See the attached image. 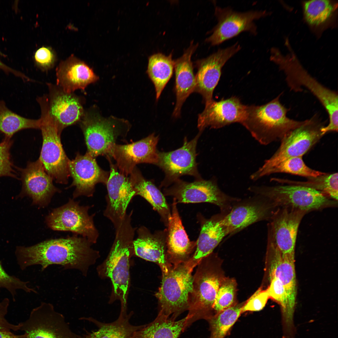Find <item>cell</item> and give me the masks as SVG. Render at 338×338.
I'll return each mask as SVG.
<instances>
[{
  "instance_id": "1",
  "label": "cell",
  "mask_w": 338,
  "mask_h": 338,
  "mask_svg": "<svg viewBox=\"0 0 338 338\" xmlns=\"http://www.w3.org/2000/svg\"><path fill=\"white\" fill-rule=\"evenodd\" d=\"M86 238L77 235L45 240L30 246H18L15 254L22 270L39 265L43 271L49 266H62L64 269H76L86 276L90 267L100 257L99 252L91 247Z\"/></svg>"
},
{
  "instance_id": "2",
  "label": "cell",
  "mask_w": 338,
  "mask_h": 338,
  "mask_svg": "<svg viewBox=\"0 0 338 338\" xmlns=\"http://www.w3.org/2000/svg\"><path fill=\"white\" fill-rule=\"evenodd\" d=\"M132 212L127 214L119 226L106 259L97 268L99 276L109 278L112 284L110 303L118 300L121 303L120 311H126L130 281L129 261L134 254L133 242L136 228L132 225Z\"/></svg>"
},
{
  "instance_id": "3",
  "label": "cell",
  "mask_w": 338,
  "mask_h": 338,
  "mask_svg": "<svg viewBox=\"0 0 338 338\" xmlns=\"http://www.w3.org/2000/svg\"><path fill=\"white\" fill-rule=\"evenodd\" d=\"M285 44L289 53L284 55L278 48L270 49V60L277 65L285 74L286 80L291 90L303 91L302 87L309 90L322 104L329 118L327 128L330 131L338 129V100L337 92L325 87L311 76L303 67L295 55L288 39Z\"/></svg>"
},
{
  "instance_id": "4",
  "label": "cell",
  "mask_w": 338,
  "mask_h": 338,
  "mask_svg": "<svg viewBox=\"0 0 338 338\" xmlns=\"http://www.w3.org/2000/svg\"><path fill=\"white\" fill-rule=\"evenodd\" d=\"M281 95L262 105H247L241 124L262 144L281 140L286 134L305 121L294 120L287 116L288 110L280 102Z\"/></svg>"
},
{
  "instance_id": "5",
  "label": "cell",
  "mask_w": 338,
  "mask_h": 338,
  "mask_svg": "<svg viewBox=\"0 0 338 338\" xmlns=\"http://www.w3.org/2000/svg\"><path fill=\"white\" fill-rule=\"evenodd\" d=\"M79 123L87 149L86 153L95 158L107 156L118 140L125 138L130 128L127 121L113 116L104 118L92 110L84 111Z\"/></svg>"
},
{
  "instance_id": "6",
  "label": "cell",
  "mask_w": 338,
  "mask_h": 338,
  "mask_svg": "<svg viewBox=\"0 0 338 338\" xmlns=\"http://www.w3.org/2000/svg\"><path fill=\"white\" fill-rule=\"evenodd\" d=\"M249 190L266 198L276 208H289L307 213L338 206V201L321 192L301 186H252Z\"/></svg>"
},
{
  "instance_id": "7",
  "label": "cell",
  "mask_w": 338,
  "mask_h": 338,
  "mask_svg": "<svg viewBox=\"0 0 338 338\" xmlns=\"http://www.w3.org/2000/svg\"><path fill=\"white\" fill-rule=\"evenodd\" d=\"M325 123L315 114L302 125L286 134L281 140L278 149L263 165L250 176L256 180L265 176L269 169L289 158L302 157L323 136Z\"/></svg>"
},
{
  "instance_id": "8",
  "label": "cell",
  "mask_w": 338,
  "mask_h": 338,
  "mask_svg": "<svg viewBox=\"0 0 338 338\" xmlns=\"http://www.w3.org/2000/svg\"><path fill=\"white\" fill-rule=\"evenodd\" d=\"M192 271L185 262L172 265L166 273L162 274L161 286L156 294L159 312L176 319L188 310L192 289Z\"/></svg>"
},
{
  "instance_id": "9",
  "label": "cell",
  "mask_w": 338,
  "mask_h": 338,
  "mask_svg": "<svg viewBox=\"0 0 338 338\" xmlns=\"http://www.w3.org/2000/svg\"><path fill=\"white\" fill-rule=\"evenodd\" d=\"M39 103L41 110L40 129L43 143L38 158L46 172L57 183L67 184L70 176L67 156L62 145L60 135L49 114L47 103Z\"/></svg>"
},
{
  "instance_id": "10",
  "label": "cell",
  "mask_w": 338,
  "mask_h": 338,
  "mask_svg": "<svg viewBox=\"0 0 338 338\" xmlns=\"http://www.w3.org/2000/svg\"><path fill=\"white\" fill-rule=\"evenodd\" d=\"M197 266L186 316L188 327L197 320H207L213 315V306L221 282L207 256Z\"/></svg>"
},
{
  "instance_id": "11",
  "label": "cell",
  "mask_w": 338,
  "mask_h": 338,
  "mask_svg": "<svg viewBox=\"0 0 338 338\" xmlns=\"http://www.w3.org/2000/svg\"><path fill=\"white\" fill-rule=\"evenodd\" d=\"M173 184L164 188L163 194L173 197L177 203H211L218 206L221 213L225 214L230 211L234 203L240 199L223 193L213 179L201 178L189 182L179 179Z\"/></svg>"
},
{
  "instance_id": "12",
  "label": "cell",
  "mask_w": 338,
  "mask_h": 338,
  "mask_svg": "<svg viewBox=\"0 0 338 338\" xmlns=\"http://www.w3.org/2000/svg\"><path fill=\"white\" fill-rule=\"evenodd\" d=\"M90 208L80 206L79 202L70 198L66 204L53 209L46 217L45 222L53 230L80 235L93 244L96 243L99 233L94 224L95 214L89 213Z\"/></svg>"
},
{
  "instance_id": "13",
  "label": "cell",
  "mask_w": 338,
  "mask_h": 338,
  "mask_svg": "<svg viewBox=\"0 0 338 338\" xmlns=\"http://www.w3.org/2000/svg\"><path fill=\"white\" fill-rule=\"evenodd\" d=\"M269 13L265 10L241 12L235 11L228 7L222 8L216 6L215 15L217 23L206 42L212 45L216 46L243 32L256 35L257 32L255 21L265 17Z\"/></svg>"
},
{
  "instance_id": "14",
  "label": "cell",
  "mask_w": 338,
  "mask_h": 338,
  "mask_svg": "<svg viewBox=\"0 0 338 338\" xmlns=\"http://www.w3.org/2000/svg\"><path fill=\"white\" fill-rule=\"evenodd\" d=\"M20 330L27 338H79L70 329L64 315L49 303H42L34 308L28 319L20 323Z\"/></svg>"
},
{
  "instance_id": "15",
  "label": "cell",
  "mask_w": 338,
  "mask_h": 338,
  "mask_svg": "<svg viewBox=\"0 0 338 338\" xmlns=\"http://www.w3.org/2000/svg\"><path fill=\"white\" fill-rule=\"evenodd\" d=\"M201 133L199 132L190 141L184 138L182 146L177 150L168 152L158 151V161L156 165L165 174L161 187H169L183 175L192 176L196 179L202 178L196 161L197 144Z\"/></svg>"
},
{
  "instance_id": "16",
  "label": "cell",
  "mask_w": 338,
  "mask_h": 338,
  "mask_svg": "<svg viewBox=\"0 0 338 338\" xmlns=\"http://www.w3.org/2000/svg\"><path fill=\"white\" fill-rule=\"evenodd\" d=\"M307 213L289 208H278L268 225V246L285 255H294L298 230Z\"/></svg>"
},
{
  "instance_id": "17",
  "label": "cell",
  "mask_w": 338,
  "mask_h": 338,
  "mask_svg": "<svg viewBox=\"0 0 338 338\" xmlns=\"http://www.w3.org/2000/svg\"><path fill=\"white\" fill-rule=\"evenodd\" d=\"M256 197L235 202L230 211L223 214L221 222L228 235H232L255 223L269 220L277 208L266 198Z\"/></svg>"
},
{
  "instance_id": "18",
  "label": "cell",
  "mask_w": 338,
  "mask_h": 338,
  "mask_svg": "<svg viewBox=\"0 0 338 338\" xmlns=\"http://www.w3.org/2000/svg\"><path fill=\"white\" fill-rule=\"evenodd\" d=\"M159 138L154 133L140 141L125 145L117 144L110 148L106 156L112 157L120 172L126 177L141 163L156 165L158 161L156 146Z\"/></svg>"
},
{
  "instance_id": "19",
  "label": "cell",
  "mask_w": 338,
  "mask_h": 338,
  "mask_svg": "<svg viewBox=\"0 0 338 338\" xmlns=\"http://www.w3.org/2000/svg\"><path fill=\"white\" fill-rule=\"evenodd\" d=\"M22 182L21 191L16 198L28 197L31 198L32 205L44 207L50 203L53 196L60 190L53 183V179L46 172L38 159L28 162L25 168L16 167Z\"/></svg>"
},
{
  "instance_id": "20",
  "label": "cell",
  "mask_w": 338,
  "mask_h": 338,
  "mask_svg": "<svg viewBox=\"0 0 338 338\" xmlns=\"http://www.w3.org/2000/svg\"><path fill=\"white\" fill-rule=\"evenodd\" d=\"M241 48L237 43L226 48L219 49L207 57L196 62L197 72L195 75L194 92L202 96L205 105L213 100V91L219 80L222 68Z\"/></svg>"
},
{
  "instance_id": "21",
  "label": "cell",
  "mask_w": 338,
  "mask_h": 338,
  "mask_svg": "<svg viewBox=\"0 0 338 338\" xmlns=\"http://www.w3.org/2000/svg\"><path fill=\"white\" fill-rule=\"evenodd\" d=\"M110 166V175L106 184L107 194L104 216L112 223L115 229L121 223L127 214L126 210L135 192L129 177L117 171L116 166L106 157Z\"/></svg>"
},
{
  "instance_id": "22",
  "label": "cell",
  "mask_w": 338,
  "mask_h": 338,
  "mask_svg": "<svg viewBox=\"0 0 338 338\" xmlns=\"http://www.w3.org/2000/svg\"><path fill=\"white\" fill-rule=\"evenodd\" d=\"M69 167L73 182L68 187H75L73 198L92 196L95 185L98 183L106 185L110 175V172L102 169L95 158L87 153L84 155L77 153L74 159L70 160Z\"/></svg>"
},
{
  "instance_id": "23",
  "label": "cell",
  "mask_w": 338,
  "mask_h": 338,
  "mask_svg": "<svg viewBox=\"0 0 338 338\" xmlns=\"http://www.w3.org/2000/svg\"><path fill=\"white\" fill-rule=\"evenodd\" d=\"M49 114L60 135L65 128L79 122L84 111L80 99L64 91L58 86L48 84Z\"/></svg>"
},
{
  "instance_id": "24",
  "label": "cell",
  "mask_w": 338,
  "mask_h": 338,
  "mask_svg": "<svg viewBox=\"0 0 338 338\" xmlns=\"http://www.w3.org/2000/svg\"><path fill=\"white\" fill-rule=\"evenodd\" d=\"M247 105L235 96L218 101L213 100L206 105L199 114L197 127L202 132L207 127L218 129L234 123L241 124L246 113Z\"/></svg>"
},
{
  "instance_id": "25",
  "label": "cell",
  "mask_w": 338,
  "mask_h": 338,
  "mask_svg": "<svg viewBox=\"0 0 338 338\" xmlns=\"http://www.w3.org/2000/svg\"><path fill=\"white\" fill-rule=\"evenodd\" d=\"M177 204L175 199L173 198L171 214L166 229L167 258L172 265L187 261L197 244V241H191L188 238L182 224Z\"/></svg>"
},
{
  "instance_id": "26",
  "label": "cell",
  "mask_w": 338,
  "mask_h": 338,
  "mask_svg": "<svg viewBox=\"0 0 338 338\" xmlns=\"http://www.w3.org/2000/svg\"><path fill=\"white\" fill-rule=\"evenodd\" d=\"M137 236L133 242L134 254L147 261L156 263L162 274L166 273L172 265L167 258L166 230L151 233L144 226L136 230Z\"/></svg>"
},
{
  "instance_id": "27",
  "label": "cell",
  "mask_w": 338,
  "mask_h": 338,
  "mask_svg": "<svg viewBox=\"0 0 338 338\" xmlns=\"http://www.w3.org/2000/svg\"><path fill=\"white\" fill-rule=\"evenodd\" d=\"M56 75L57 86L68 93L77 89L84 90L99 79L91 68L73 55L59 63Z\"/></svg>"
},
{
  "instance_id": "28",
  "label": "cell",
  "mask_w": 338,
  "mask_h": 338,
  "mask_svg": "<svg viewBox=\"0 0 338 338\" xmlns=\"http://www.w3.org/2000/svg\"><path fill=\"white\" fill-rule=\"evenodd\" d=\"M223 215L221 213L208 219L200 217L201 230L197 241L195 250L186 262L191 269L193 270L203 258L211 254L223 238L228 235L227 229L221 222Z\"/></svg>"
},
{
  "instance_id": "29",
  "label": "cell",
  "mask_w": 338,
  "mask_h": 338,
  "mask_svg": "<svg viewBox=\"0 0 338 338\" xmlns=\"http://www.w3.org/2000/svg\"><path fill=\"white\" fill-rule=\"evenodd\" d=\"M198 45L192 41L183 55L174 60L176 102L173 115L176 117L180 115L182 106L187 98L194 92L196 79L191 58Z\"/></svg>"
},
{
  "instance_id": "30",
  "label": "cell",
  "mask_w": 338,
  "mask_h": 338,
  "mask_svg": "<svg viewBox=\"0 0 338 338\" xmlns=\"http://www.w3.org/2000/svg\"><path fill=\"white\" fill-rule=\"evenodd\" d=\"M130 175L129 178L135 195H139L146 200L159 214L167 227L171 212L164 194L152 181L143 177L136 166Z\"/></svg>"
},
{
  "instance_id": "31",
  "label": "cell",
  "mask_w": 338,
  "mask_h": 338,
  "mask_svg": "<svg viewBox=\"0 0 338 338\" xmlns=\"http://www.w3.org/2000/svg\"><path fill=\"white\" fill-rule=\"evenodd\" d=\"M188 327L186 316L176 320L159 312L153 321L145 324L130 338H178Z\"/></svg>"
},
{
  "instance_id": "32",
  "label": "cell",
  "mask_w": 338,
  "mask_h": 338,
  "mask_svg": "<svg viewBox=\"0 0 338 338\" xmlns=\"http://www.w3.org/2000/svg\"><path fill=\"white\" fill-rule=\"evenodd\" d=\"M133 314L132 312L128 314L120 313L115 320L108 323L102 322L91 317L84 318L95 324L98 329L87 332L79 338H130L135 332L144 325L131 324L130 320Z\"/></svg>"
},
{
  "instance_id": "33",
  "label": "cell",
  "mask_w": 338,
  "mask_h": 338,
  "mask_svg": "<svg viewBox=\"0 0 338 338\" xmlns=\"http://www.w3.org/2000/svg\"><path fill=\"white\" fill-rule=\"evenodd\" d=\"M273 259L270 268L271 278L279 280L289 293L296 297V285L294 264V255H285L275 249L268 247Z\"/></svg>"
},
{
  "instance_id": "34",
  "label": "cell",
  "mask_w": 338,
  "mask_h": 338,
  "mask_svg": "<svg viewBox=\"0 0 338 338\" xmlns=\"http://www.w3.org/2000/svg\"><path fill=\"white\" fill-rule=\"evenodd\" d=\"M174 66L172 53L167 56L158 53L149 57L147 73L154 85L156 100L172 77Z\"/></svg>"
},
{
  "instance_id": "35",
  "label": "cell",
  "mask_w": 338,
  "mask_h": 338,
  "mask_svg": "<svg viewBox=\"0 0 338 338\" xmlns=\"http://www.w3.org/2000/svg\"><path fill=\"white\" fill-rule=\"evenodd\" d=\"M40 122V118L28 119L13 112L0 100V132L5 137L11 138L15 133L25 129H39Z\"/></svg>"
},
{
  "instance_id": "36",
  "label": "cell",
  "mask_w": 338,
  "mask_h": 338,
  "mask_svg": "<svg viewBox=\"0 0 338 338\" xmlns=\"http://www.w3.org/2000/svg\"><path fill=\"white\" fill-rule=\"evenodd\" d=\"M244 304L234 305L208 319L210 331L209 338H224L242 314Z\"/></svg>"
},
{
  "instance_id": "37",
  "label": "cell",
  "mask_w": 338,
  "mask_h": 338,
  "mask_svg": "<svg viewBox=\"0 0 338 338\" xmlns=\"http://www.w3.org/2000/svg\"><path fill=\"white\" fill-rule=\"evenodd\" d=\"M337 7V3L328 0H312L303 3L306 21L310 25H321L330 19Z\"/></svg>"
},
{
  "instance_id": "38",
  "label": "cell",
  "mask_w": 338,
  "mask_h": 338,
  "mask_svg": "<svg viewBox=\"0 0 338 338\" xmlns=\"http://www.w3.org/2000/svg\"><path fill=\"white\" fill-rule=\"evenodd\" d=\"M338 173L325 174L308 177L306 182L280 179V183L309 187L321 192L330 198L338 201Z\"/></svg>"
},
{
  "instance_id": "39",
  "label": "cell",
  "mask_w": 338,
  "mask_h": 338,
  "mask_svg": "<svg viewBox=\"0 0 338 338\" xmlns=\"http://www.w3.org/2000/svg\"><path fill=\"white\" fill-rule=\"evenodd\" d=\"M302 157H294L287 159L269 170L265 176L277 173H285L305 177H315L325 173L312 169L305 164Z\"/></svg>"
},
{
  "instance_id": "40",
  "label": "cell",
  "mask_w": 338,
  "mask_h": 338,
  "mask_svg": "<svg viewBox=\"0 0 338 338\" xmlns=\"http://www.w3.org/2000/svg\"><path fill=\"white\" fill-rule=\"evenodd\" d=\"M235 288L233 280L221 282L213 306V315L234 305Z\"/></svg>"
},
{
  "instance_id": "41",
  "label": "cell",
  "mask_w": 338,
  "mask_h": 338,
  "mask_svg": "<svg viewBox=\"0 0 338 338\" xmlns=\"http://www.w3.org/2000/svg\"><path fill=\"white\" fill-rule=\"evenodd\" d=\"M29 282L22 281L15 276L9 274L4 269L0 261V291L2 289H6L11 294L13 300H15L17 290H23L27 293H37L35 290L28 286Z\"/></svg>"
},
{
  "instance_id": "42",
  "label": "cell",
  "mask_w": 338,
  "mask_h": 338,
  "mask_svg": "<svg viewBox=\"0 0 338 338\" xmlns=\"http://www.w3.org/2000/svg\"><path fill=\"white\" fill-rule=\"evenodd\" d=\"M13 143L11 138L5 137L0 142V177L7 176L19 179L11 158L10 150Z\"/></svg>"
},
{
  "instance_id": "43",
  "label": "cell",
  "mask_w": 338,
  "mask_h": 338,
  "mask_svg": "<svg viewBox=\"0 0 338 338\" xmlns=\"http://www.w3.org/2000/svg\"><path fill=\"white\" fill-rule=\"evenodd\" d=\"M35 64L43 70L52 68L55 61V56L50 47H42L38 49L34 55Z\"/></svg>"
},
{
  "instance_id": "44",
  "label": "cell",
  "mask_w": 338,
  "mask_h": 338,
  "mask_svg": "<svg viewBox=\"0 0 338 338\" xmlns=\"http://www.w3.org/2000/svg\"><path fill=\"white\" fill-rule=\"evenodd\" d=\"M269 298L266 290H258L244 304L242 308V313L248 311H256L261 310L265 306Z\"/></svg>"
},
{
  "instance_id": "45",
  "label": "cell",
  "mask_w": 338,
  "mask_h": 338,
  "mask_svg": "<svg viewBox=\"0 0 338 338\" xmlns=\"http://www.w3.org/2000/svg\"><path fill=\"white\" fill-rule=\"evenodd\" d=\"M9 303V299L7 298L0 302V330L16 331L20 330V323L14 325L8 322L5 318Z\"/></svg>"
},
{
  "instance_id": "46",
  "label": "cell",
  "mask_w": 338,
  "mask_h": 338,
  "mask_svg": "<svg viewBox=\"0 0 338 338\" xmlns=\"http://www.w3.org/2000/svg\"><path fill=\"white\" fill-rule=\"evenodd\" d=\"M2 55L3 54L0 52V56ZM0 69L3 70L7 74L11 73L16 76L21 78L23 80L29 79L23 73L11 68L3 63L1 60L0 58Z\"/></svg>"
},
{
  "instance_id": "47",
  "label": "cell",
  "mask_w": 338,
  "mask_h": 338,
  "mask_svg": "<svg viewBox=\"0 0 338 338\" xmlns=\"http://www.w3.org/2000/svg\"><path fill=\"white\" fill-rule=\"evenodd\" d=\"M0 338H27L26 334L17 335L11 331L0 330Z\"/></svg>"
}]
</instances>
